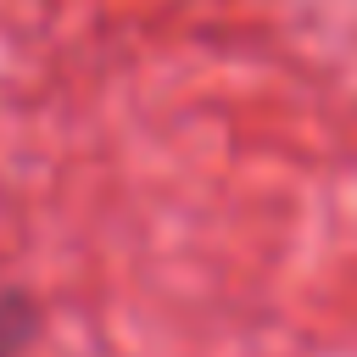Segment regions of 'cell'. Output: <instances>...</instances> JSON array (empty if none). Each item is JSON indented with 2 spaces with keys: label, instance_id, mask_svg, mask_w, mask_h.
Wrapping results in <instances>:
<instances>
[{
  "label": "cell",
  "instance_id": "1",
  "mask_svg": "<svg viewBox=\"0 0 357 357\" xmlns=\"http://www.w3.org/2000/svg\"><path fill=\"white\" fill-rule=\"evenodd\" d=\"M39 329V307L28 290H0V357H22Z\"/></svg>",
  "mask_w": 357,
  "mask_h": 357
}]
</instances>
